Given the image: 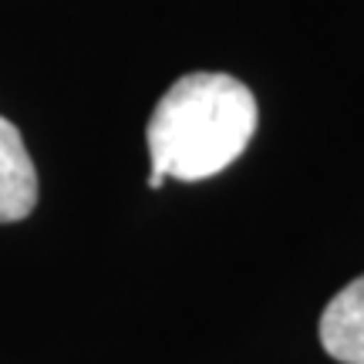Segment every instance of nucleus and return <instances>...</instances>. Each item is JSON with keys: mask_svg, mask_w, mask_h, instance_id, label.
<instances>
[{"mask_svg": "<svg viewBox=\"0 0 364 364\" xmlns=\"http://www.w3.org/2000/svg\"><path fill=\"white\" fill-rule=\"evenodd\" d=\"M317 331L324 351L338 364H364V277L331 297Z\"/></svg>", "mask_w": 364, "mask_h": 364, "instance_id": "7ed1b4c3", "label": "nucleus"}, {"mask_svg": "<svg viewBox=\"0 0 364 364\" xmlns=\"http://www.w3.org/2000/svg\"><path fill=\"white\" fill-rule=\"evenodd\" d=\"M38 206V169L24 135L0 115V223H21Z\"/></svg>", "mask_w": 364, "mask_h": 364, "instance_id": "f03ea898", "label": "nucleus"}, {"mask_svg": "<svg viewBox=\"0 0 364 364\" xmlns=\"http://www.w3.org/2000/svg\"><path fill=\"white\" fill-rule=\"evenodd\" d=\"M257 98L233 75L193 71L159 98L145 125L152 156L149 189L166 179L199 182L230 169L257 132Z\"/></svg>", "mask_w": 364, "mask_h": 364, "instance_id": "f257e3e1", "label": "nucleus"}]
</instances>
